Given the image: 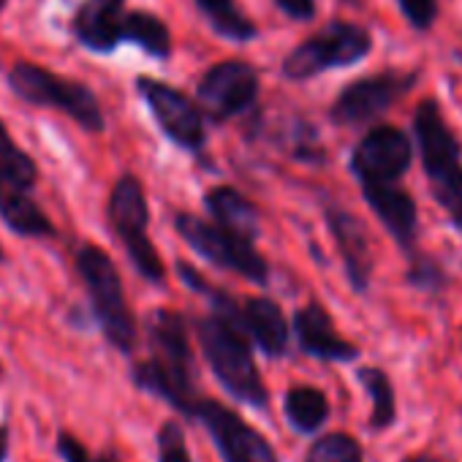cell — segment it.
Returning <instances> with one entry per match:
<instances>
[{
  "mask_svg": "<svg viewBox=\"0 0 462 462\" xmlns=\"http://www.w3.org/2000/svg\"><path fill=\"white\" fill-rule=\"evenodd\" d=\"M147 335L152 356L139 362L131 373L134 383L144 392L163 397L169 405L182 411L185 416L193 413L196 400V359L188 343L185 321L174 310H155L147 319Z\"/></svg>",
  "mask_w": 462,
  "mask_h": 462,
  "instance_id": "obj_1",
  "label": "cell"
},
{
  "mask_svg": "<svg viewBox=\"0 0 462 462\" xmlns=\"http://www.w3.org/2000/svg\"><path fill=\"white\" fill-rule=\"evenodd\" d=\"M413 136L430 193L462 235V147L435 98H424L416 106Z\"/></svg>",
  "mask_w": 462,
  "mask_h": 462,
  "instance_id": "obj_2",
  "label": "cell"
},
{
  "mask_svg": "<svg viewBox=\"0 0 462 462\" xmlns=\"http://www.w3.org/2000/svg\"><path fill=\"white\" fill-rule=\"evenodd\" d=\"M196 332H199L204 359L209 362V367H212L215 378L223 383V389L245 405L267 408L270 394L259 375V367H256L254 351L245 340V332H240L237 327H231L215 316L201 319Z\"/></svg>",
  "mask_w": 462,
  "mask_h": 462,
  "instance_id": "obj_3",
  "label": "cell"
},
{
  "mask_svg": "<svg viewBox=\"0 0 462 462\" xmlns=\"http://www.w3.org/2000/svg\"><path fill=\"white\" fill-rule=\"evenodd\" d=\"M6 85L20 101L31 106L58 109L90 134H101L106 128L104 109L96 93L77 79H66L31 60H17L6 71Z\"/></svg>",
  "mask_w": 462,
  "mask_h": 462,
  "instance_id": "obj_4",
  "label": "cell"
},
{
  "mask_svg": "<svg viewBox=\"0 0 462 462\" xmlns=\"http://www.w3.org/2000/svg\"><path fill=\"white\" fill-rule=\"evenodd\" d=\"M373 52V36L365 25L332 20L319 33L300 42L283 58V77L289 82H310L327 71L351 69Z\"/></svg>",
  "mask_w": 462,
  "mask_h": 462,
  "instance_id": "obj_5",
  "label": "cell"
},
{
  "mask_svg": "<svg viewBox=\"0 0 462 462\" xmlns=\"http://www.w3.org/2000/svg\"><path fill=\"white\" fill-rule=\"evenodd\" d=\"M77 267H79V275H82V281L88 286V294H90V302H93V316L101 324L104 337L117 351L131 354L134 343H136V324H134V316L128 310L117 267L96 245H85L79 251Z\"/></svg>",
  "mask_w": 462,
  "mask_h": 462,
  "instance_id": "obj_6",
  "label": "cell"
},
{
  "mask_svg": "<svg viewBox=\"0 0 462 462\" xmlns=\"http://www.w3.org/2000/svg\"><path fill=\"white\" fill-rule=\"evenodd\" d=\"M147 223H150V209H147L144 188L139 177L123 174L109 193V226L120 237L139 275L147 278L150 283H163L166 273L155 245L147 237Z\"/></svg>",
  "mask_w": 462,
  "mask_h": 462,
  "instance_id": "obj_7",
  "label": "cell"
},
{
  "mask_svg": "<svg viewBox=\"0 0 462 462\" xmlns=\"http://www.w3.org/2000/svg\"><path fill=\"white\" fill-rule=\"evenodd\" d=\"M419 82V71L383 69L346 85L335 104L329 106V120L343 128L370 125L381 115H386L400 98H405Z\"/></svg>",
  "mask_w": 462,
  "mask_h": 462,
  "instance_id": "obj_8",
  "label": "cell"
},
{
  "mask_svg": "<svg viewBox=\"0 0 462 462\" xmlns=\"http://www.w3.org/2000/svg\"><path fill=\"white\" fill-rule=\"evenodd\" d=\"M259 90H262L259 71L248 60L240 58L220 60L212 69H207L196 85L199 112L215 125L228 123L256 104Z\"/></svg>",
  "mask_w": 462,
  "mask_h": 462,
  "instance_id": "obj_9",
  "label": "cell"
},
{
  "mask_svg": "<svg viewBox=\"0 0 462 462\" xmlns=\"http://www.w3.org/2000/svg\"><path fill=\"white\" fill-rule=\"evenodd\" d=\"M174 228L180 231V237L207 262H212L215 267H226L235 270L237 275L267 286L270 281V267L264 262V256L251 245V243H240L235 237H228L226 231H220L215 223L201 220L199 215L190 212H177L174 215Z\"/></svg>",
  "mask_w": 462,
  "mask_h": 462,
  "instance_id": "obj_10",
  "label": "cell"
},
{
  "mask_svg": "<svg viewBox=\"0 0 462 462\" xmlns=\"http://www.w3.org/2000/svg\"><path fill=\"white\" fill-rule=\"evenodd\" d=\"M139 98L144 101V106L150 109L155 125L163 131V136L188 150V152H199L204 147V117L199 112V106L177 88H171L169 82H161L155 77H136L134 82Z\"/></svg>",
  "mask_w": 462,
  "mask_h": 462,
  "instance_id": "obj_11",
  "label": "cell"
},
{
  "mask_svg": "<svg viewBox=\"0 0 462 462\" xmlns=\"http://www.w3.org/2000/svg\"><path fill=\"white\" fill-rule=\"evenodd\" d=\"M413 163V142L397 125L370 128L351 152V171L359 185H397Z\"/></svg>",
  "mask_w": 462,
  "mask_h": 462,
  "instance_id": "obj_12",
  "label": "cell"
},
{
  "mask_svg": "<svg viewBox=\"0 0 462 462\" xmlns=\"http://www.w3.org/2000/svg\"><path fill=\"white\" fill-rule=\"evenodd\" d=\"M190 416L207 427L226 462H278V454L267 438L226 405L215 400H199Z\"/></svg>",
  "mask_w": 462,
  "mask_h": 462,
  "instance_id": "obj_13",
  "label": "cell"
},
{
  "mask_svg": "<svg viewBox=\"0 0 462 462\" xmlns=\"http://www.w3.org/2000/svg\"><path fill=\"white\" fill-rule=\"evenodd\" d=\"M69 33L93 55H112L120 44H131L128 0H82L74 9Z\"/></svg>",
  "mask_w": 462,
  "mask_h": 462,
  "instance_id": "obj_14",
  "label": "cell"
},
{
  "mask_svg": "<svg viewBox=\"0 0 462 462\" xmlns=\"http://www.w3.org/2000/svg\"><path fill=\"white\" fill-rule=\"evenodd\" d=\"M327 223H329V231L337 243V251L343 256L346 275H348L351 286L356 291H367L370 275H373V248H370L365 223L343 207H329Z\"/></svg>",
  "mask_w": 462,
  "mask_h": 462,
  "instance_id": "obj_15",
  "label": "cell"
},
{
  "mask_svg": "<svg viewBox=\"0 0 462 462\" xmlns=\"http://www.w3.org/2000/svg\"><path fill=\"white\" fill-rule=\"evenodd\" d=\"M362 193H365L367 207L386 226V231L397 240V245L405 254H413L419 209L411 193L402 190L400 185H362Z\"/></svg>",
  "mask_w": 462,
  "mask_h": 462,
  "instance_id": "obj_16",
  "label": "cell"
},
{
  "mask_svg": "<svg viewBox=\"0 0 462 462\" xmlns=\"http://www.w3.org/2000/svg\"><path fill=\"white\" fill-rule=\"evenodd\" d=\"M294 332L300 340V348L316 359L324 362H351L359 356V348L348 340H343L335 332V324L329 319V313L321 305H308L302 310H297L294 316Z\"/></svg>",
  "mask_w": 462,
  "mask_h": 462,
  "instance_id": "obj_17",
  "label": "cell"
},
{
  "mask_svg": "<svg viewBox=\"0 0 462 462\" xmlns=\"http://www.w3.org/2000/svg\"><path fill=\"white\" fill-rule=\"evenodd\" d=\"M215 226L226 231L228 237H235L240 243H251L262 235V215L259 207L231 185H217L207 193L204 199Z\"/></svg>",
  "mask_w": 462,
  "mask_h": 462,
  "instance_id": "obj_18",
  "label": "cell"
},
{
  "mask_svg": "<svg viewBox=\"0 0 462 462\" xmlns=\"http://www.w3.org/2000/svg\"><path fill=\"white\" fill-rule=\"evenodd\" d=\"M243 327L256 340L267 356H283L289 348V324L278 302L267 297H254L243 308Z\"/></svg>",
  "mask_w": 462,
  "mask_h": 462,
  "instance_id": "obj_19",
  "label": "cell"
},
{
  "mask_svg": "<svg viewBox=\"0 0 462 462\" xmlns=\"http://www.w3.org/2000/svg\"><path fill=\"white\" fill-rule=\"evenodd\" d=\"M207 25L226 42L251 44L259 39V25L245 14L237 0H193Z\"/></svg>",
  "mask_w": 462,
  "mask_h": 462,
  "instance_id": "obj_20",
  "label": "cell"
},
{
  "mask_svg": "<svg viewBox=\"0 0 462 462\" xmlns=\"http://www.w3.org/2000/svg\"><path fill=\"white\" fill-rule=\"evenodd\" d=\"M0 217L20 237H50L55 228L47 217V212L25 193L0 185Z\"/></svg>",
  "mask_w": 462,
  "mask_h": 462,
  "instance_id": "obj_21",
  "label": "cell"
},
{
  "mask_svg": "<svg viewBox=\"0 0 462 462\" xmlns=\"http://www.w3.org/2000/svg\"><path fill=\"white\" fill-rule=\"evenodd\" d=\"M283 411H286L289 424L297 432L313 435L329 419V400L316 386H294L283 400Z\"/></svg>",
  "mask_w": 462,
  "mask_h": 462,
  "instance_id": "obj_22",
  "label": "cell"
},
{
  "mask_svg": "<svg viewBox=\"0 0 462 462\" xmlns=\"http://www.w3.org/2000/svg\"><path fill=\"white\" fill-rule=\"evenodd\" d=\"M36 180H39L36 161L25 150L17 147L6 123L0 120V185L28 193L36 185Z\"/></svg>",
  "mask_w": 462,
  "mask_h": 462,
  "instance_id": "obj_23",
  "label": "cell"
},
{
  "mask_svg": "<svg viewBox=\"0 0 462 462\" xmlns=\"http://www.w3.org/2000/svg\"><path fill=\"white\" fill-rule=\"evenodd\" d=\"M131 44H136L152 60H169L174 50L169 25L147 9L131 12Z\"/></svg>",
  "mask_w": 462,
  "mask_h": 462,
  "instance_id": "obj_24",
  "label": "cell"
},
{
  "mask_svg": "<svg viewBox=\"0 0 462 462\" xmlns=\"http://www.w3.org/2000/svg\"><path fill=\"white\" fill-rule=\"evenodd\" d=\"M359 383L367 389L370 400H373V416H370V424L373 430H386L394 424V416H397V405H394V389H392V381L383 370L378 367H362L356 373Z\"/></svg>",
  "mask_w": 462,
  "mask_h": 462,
  "instance_id": "obj_25",
  "label": "cell"
},
{
  "mask_svg": "<svg viewBox=\"0 0 462 462\" xmlns=\"http://www.w3.org/2000/svg\"><path fill=\"white\" fill-rule=\"evenodd\" d=\"M305 462H365V454L351 435L329 432L310 446Z\"/></svg>",
  "mask_w": 462,
  "mask_h": 462,
  "instance_id": "obj_26",
  "label": "cell"
},
{
  "mask_svg": "<svg viewBox=\"0 0 462 462\" xmlns=\"http://www.w3.org/2000/svg\"><path fill=\"white\" fill-rule=\"evenodd\" d=\"M155 440H158V462H193L185 435H182V427L174 419L161 424Z\"/></svg>",
  "mask_w": 462,
  "mask_h": 462,
  "instance_id": "obj_27",
  "label": "cell"
},
{
  "mask_svg": "<svg viewBox=\"0 0 462 462\" xmlns=\"http://www.w3.org/2000/svg\"><path fill=\"white\" fill-rule=\"evenodd\" d=\"M405 281L413 289H421V291H440V289H446V273H443V267L435 259H427V256L411 259V270H408Z\"/></svg>",
  "mask_w": 462,
  "mask_h": 462,
  "instance_id": "obj_28",
  "label": "cell"
},
{
  "mask_svg": "<svg viewBox=\"0 0 462 462\" xmlns=\"http://www.w3.org/2000/svg\"><path fill=\"white\" fill-rule=\"evenodd\" d=\"M397 9L416 33H430L438 20L440 0H397Z\"/></svg>",
  "mask_w": 462,
  "mask_h": 462,
  "instance_id": "obj_29",
  "label": "cell"
},
{
  "mask_svg": "<svg viewBox=\"0 0 462 462\" xmlns=\"http://www.w3.org/2000/svg\"><path fill=\"white\" fill-rule=\"evenodd\" d=\"M273 4L294 23H310L316 17V0H273Z\"/></svg>",
  "mask_w": 462,
  "mask_h": 462,
  "instance_id": "obj_30",
  "label": "cell"
},
{
  "mask_svg": "<svg viewBox=\"0 0 462 462\" xmlns=\"http://www.w3.org/2000/svg\"><path fill=\"white\" fill-rule=\"evenodd\" d=\"M58 448H60V454H63V459H66V462H90V457H88L85 446H82L77 438H71V435H60Z\"/></svg>",
  "mask_w": 462,
  "mask_h": 462,
  "instance_id": "obj_31",
  "label": "cell"
},
{
  "mask_svg": "<svg viewBox=\"0 0 462 462\" xmlns=\"http://www.w3.org/2000/svg\"><path fill=\"white\" fill-rule=\"evenodd\" d=\"M177 273H180V278H182V281H185V283H188L193 291H201V294H209V291H212V289H209V283H207V281H204V278H201V275H199L193 267H188L185 262H180Z\"/></svg>",
  "mask_w": 462,
  "mask_h": 462,
  "instance_id": "obj_32",
  "label": "cell"
},
{
  "mask_svg": "<svg viewBox=\"0 0 462 462\" xmlns=\"http://www.w3.org/2000/svg\"><path fill=\"white\" fill-rule=\"evenodd\" d=\"M9 457V430L0 427V462H6Z\"/></svg>",
  "mask_w": 462,
  "mask_h": 462,
  "instance_id": "obj_33",
  "label": "cell"
},
{
  "mask_svg": "<svg viewBox=\"0 0 462 462\" xmlns=\"http://www.w3.org/2000/svg\"><path fill=\"white\" fill-rule=\"evenodd\" d=\"M405 462H443L438 457H430V454H419V457H408Z\"/></svg>",
  "mask_w": 462,
  "mask_h": 462,
  "instance_id": "obj_34",
  "label": "cell"
},
{
  "mask_svg": "<svg viewBox=\"0 0 462 462\" xmlns=\"http://www.w3.org/2000/svg\"><path fill=\"white\" fill-rule=\"evenodd\" d=\"M96 462H117L115 457H101V459H96Z\"/></svg>",
  "mask_w": 462,
  "mask_h": 462,
  "instance_id": "obj_35",
  "label": "cell"
},
{
  "mask_svg": "<svg viewBox=\"0 0 462 462\" xmlns=\"http://www.w3.org/2000/svg\"><path fill=\"white\" fill-rule=\"evenodd\" d=\"M343 4H348V6H356V4H362V0H343Z\"/></svg>",
  "mask_w": 462,
  "mask_h": 462,
  "instance_id": "obj_36",
  "label": "cell"
},
{
  "mask_svg": "<svg viewBox=\"0 0 462 462\" xmlns=\"http://www.w3.org/2000/svg\"><path fill=\"white\" fill-rule=\"evenodd\" d=\"M6 4H9V0H0V14H4V9H6Z\"/></svg>",
  "mask_w": 462,
  "mask_h": 462,
  "instance_id": "obj_37",
  "label": "cell"
},
{
  "mask_svg": "<svg viewBox=\"0 0 462 462\" xmlns=\"http://www.w3.org/2000/svg\"><path fill=\"white\" fill-rule=\"evenodd\" d=\"M0 262H4V248H0Z\"/></svg>",
  "mask_w": 462,
  "mask_h": 462,
  "instance_id": "obj_38",
  "label": "cell"
}]
</instances>
